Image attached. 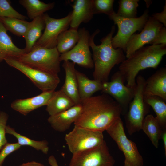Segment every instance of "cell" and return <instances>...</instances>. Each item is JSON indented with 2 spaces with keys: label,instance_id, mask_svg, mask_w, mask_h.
Listing matches in <instances>:
<instances>
[{
  "label": "cell",
  "instance_id": "6da1fadb",
  "mask_svg": "<svg viewBox=\"0 0 166 166\" xmlns=\"http://www.w3.org/2000/svg\"><path fill=\"white\" fill-rule=\"evenodd\" d=\"M81 114L75 125L103 132L122 114L120 105L110 96L103 93L84 100Z\"/></svg>",
  "mask_w": 166,
  "mask_h": 166
},
{
  "label": "cell",
  "instance_id": "7a4b0ae2",
  "mask_svg": "<svg viewBox=\"0 0 166 166\" xmlns=\"http://www.w3.org/2000/svg\"><path fill=\"white\" fill-rule=\"evenodd\" d=\"M115 30V26H112L110 32L100 40L101 43L98 45L95 44L94 39L100 30L97 29L90 35L89 46L92 50L94 68L93 76L94 80L102 83L108 81L114 66L120 64L126 58L122 49H114L112 46V39Z\"/></svg>",
  "mask_w": 166,
  "mask_h": 166
},
{
  "label": "cell",
  "instance_id": "3957f363",
  "mask_svg": "<svg viewBox=\"0 0 166 166\" xmlns=\"http://www.w3.org/2000/svg\"><path fill=\"white\" fill-rule=\"evenodd\" d=\"M166 54V45L144 46L136 50L120 64L119 71L129 87L136 85L139 72L148 68L156 69Z\"/></svg>",
  "mask_w": 166,
  "mask_h": 166
},
{
  "label": "cell",
  "instance_id": "277c9868",
  "mask_svg": "<svg viewBox=\"0 0 166 166\" xmlns=\"http://www.w3.org/2000/svg\"><path fill=\"white\" fill-rule=\"evenodd\" d=\"M146 80L141 75L137 76L134 97L124 114L127 132L130 135L141 130L143 121L150 111V106L144 99Z\"/></svg>",
  "mask_w": 166,
  "mask_h": 166
},
{
  "label": "cell",
  "instance_id": "5b68a950",
  "mask_svg": "<svg viewBox=\"0 0 166 166\" xmlns=\"http://www.w3.org/2000/svg\"><path fill=\"white\" fill-rule=\"evenodd\" d=\"M60 55L56 47L47 48L34 45L30 51L17 59L30 67L58 75L60 71Z\"/></svg>",
  "mask_w": 166,
  "mask_h": 166
},
{
  "label": "cell",
  "instance_id": "8992f818",
  "mask_svg": "<svg viewBox=\"0 0 166 166\" xmlns=\"http://www.w3.org/2000/svg\"><path fill=\"white\" fill-rule=\"evenodd\" d=\"M106 131L123 153L125 158L124 166H143V157L140 153L136 144L127 137L124 124L121 117L113 123Z\"/></svg>",
  "mask_w": 166,
  "mask_h": 166
},
{
  "label": "cell",
  "instance_id": "52a82bcc",
  "mask_svg": "<svg viewBox=\"0 0 166 166\" xmlns=\"http://www.w3.org/2000/svg\"><path fill=\"white\" fill-rule=\"evenodd\" d=\"M109 17L117 25L118 28L117 34L112 39V46L114 49L121 48L125 52L129 38L136 31L142 30L149 16L148 11L145 10L141 16L135 18L121 17L115 12Z\"/></svg>",
  "mask_w": 166,
  "mask_h": 166
},
{
  "label": "cell",
  "instance_id": "ba28073f",
  "mask_svg": "<svg viewBox=\"0 0 166 166\" xmlns=\"http://www.w3.org/2000/svg\"><path fill=\"white\" fill-rule=\"evenodd\" d=\"M103 132L74 125L65 135V140L69 151L74 154L101 144L104 141Z\"/></svg>",
  "mask_w": 166,
  "mask_h": 166
},
{
  "label": "cell",
  "instance_id": "9c48e42d",
  "mask_svg": "<svg viewBox=\"0 0 166 166\" xmlns=\"http://www.w3.org/2000/svg\"><path fill=\"white\" fill-rule=\"evenodd\" d=\"M4 60L9 65L26 76L42 92L55 90L60 82V79L57 74L30 67L16 58H8Z\"/></svg>",
  "mask_w": 166,
  "mask_h": 166
},
{
  "label": "cell",
  "instance_id": "30bf717a",
  "mask_svg": "<svg viewBox=\"0 0 166 166\" xmlns=\"http://www.w3.org/2000/svg\"><path fill=\"white\" fill-rule=\"evenodd\" d=\"M115 163L104 140L94 148L73 154L69 166H114Z\"/></svg>",
  "mask_w": 166,
  "mask_h": 166
},
{
  "label": "cell",
  "instance_id": "8fae6325",
  "mask_svg": "<svg viewBox=\"0 0 166 166\" xmlns=\"http://www.w3.org/2000/svg\"><path fill=\"white\" fill-rule=\"evenodd\" d=\"M125 80L118 70L112 76L111 81L102 83L101 91L111 97L121 106L122 114L127 112L134 94L135 87L124 85Z\"/></svg>",
  "mask_w": 166,
  "mask_h": 166
},
{
  "label": "cell",
  "instance_id": "7c38bea8",
  "mask_svg": "<svg viewBox=\"0 0 166 166\" xmlns=\"http://www.w3.org/2000/svg\"><path fill=\"white\" fill-rule=\"evenodd\" d=\"M79 39L76 45L68 52L60 54V61H71L79 65L89 69L94 67L89 46L90 35L89 31L84 28L78 30Z\"/></svg>",
  "mask_w": 166,
  "mask_h": 166
},
{
  "label": "cell",
  "instance_id": "4fadbf2b",
  "mask_svg": "<svg viewBox=\"0 0 166 166\" xmlns=\"http://www.w3.org/2000/svg\"><path fill=\"white\" fill-rule=\"evenodd\" d=\"M71 13V11L66 16L59 19L51 18L47 14H44L45 30L34 45L47 48L56 47L59 36L67 30L70 26Z\"/></svg>",
  "mask_w": 166,
  "mask_h": 166
},
{
  "label": "cell",
  "instance_id": "5bb4252c",
  "mask_svg": "<svg viewBox=\"0 0 166 166\" xmlns=\"http://www.w3.org/2000/svg\"><path fill=\"white\" fill-rule=\"evenodd\" d=\"M163 25L152 16L149 17L144 28L139 34L134 33L126 44V57H129L136 50L146 44H150Z\"/></svg>",
  "mask_w": 166,
  "mask_h": 166
},
{
  "label": "cell",
  "instance_id": "9a60e30c",
  "mask_svg": "<svg viewBox=\"0 0 166 166\" xmlns=\"http://www.w3.org/2000/svg\"><path fill=\"white\" fill-rule=\"evenodd\" d=\"M81 109V104L75 105L65 111L50 116L48 119V122L55 131L65 132L78 119Z\"/></svg>",
  "mask_w": 166,
  "mask_h": 166
},
{
  "label": "cell",
  "instance_id": "2e32d148",
  "mask_svg": "<svg viewBox=\"0 0 166 166\" xmlns=\"http://www.w3.org/2000/svg\"><path fill=\"white\" fill-rule=\"evenodd\" d=\"M55 90L42 92L32 97L17 99L11 104V108L24 115L42 106L46 105Z\"/></svg>",
  "mask_w": 166,
  "mask_h": 166
},
{
  "label": "cell",
  "instance_id": "e0dca14e",
  "mask_svg": "<svg viewBox=\"0 0 166 166\" xmlns=\"http://www.w3.org/2000/svg\"><path fill=\"white\" fill-rule=\"evenodd\" d=\"M71 6L70 28L78 30L81 23H87L93 18V0H74Z\"/></svg>",
  "mask_w": 166,
  "mask_h": 166
},
{
  "label": "cell",
  "instance_id": "ac0fdd59",
  "mask_svg": "<svg viewBox=\"0 0 166 166\" xmlns=\"http://www.w3.org/2000/svg\"><path fill=\"white\" fill-rule=\"evenodd\" d=\"M152 96L166 101V67L161 68L145 80L144 96Z\"/></svg>",
  "mask_w": 166,
  "mask_h": 166
},
{
  "label": "cell",
  "instance_id": "d6986e66",
  "mask_svg": "<svg viewBox=\"0 0 166 166\" xmlns=\"http://www.w3.org/2000/svg\"><path fill=\"white\" fill-rule=\"evenodd\" d=\"M75 64L69 61H63L62 67L65 72V79L61 89L77 105L81 104V102L79 94Z\"/></svg>",
  "mask_w": 166,
  "mask_h": 166
},
{
  "label": "cell",
  "instance_id": "ffe728a7",
  "mask_svg": "<svg viewBox=\"0 0 166 166\" xmlns=\"http://www.w3.org/2000/svg\"><path fill=\"white\" fill-rule=\"evenodd\" d=\"M0 21V61L8 58L18 59L26 53L25 49L17 47L13 43Z\"/></svg>",
  "mask_w": 166,
  "mask_h": 166
},
{
  "label": "cell",
  "instance_id": "44dd1931",
  "mask_svg": "<svg viewBox=\"0 0 166 166\" xmlns=\"http://www.w3.org/2000/svg\"><path fill=\"white\" fill-rule=\"evenodd\" d=\"M76 73L81 103L84 100L92 96L95 92L102 90V83L89 79L85 74L76 69Z\"/></svg>",
  "mask_w": 166,
  "mask_h": 166
},
{
  "label": "cell",
  "instance_id": "7402d4cb",
  "mask_svg": "<svg viewBox=\"0 0 166 166\" xmlns=\"http://www.w3.org/2000/svg\"><path fill=\"white\" fill-rule=\"evenodd\" d=\"M75 105L73 101L61 89L55 91L46 105V110L50 116L65 111Z\"/></svg>",
  "mask_w": 166,
  "mask_h": 166
},
{
  "label": "cell",
  "instance_id": "603a6c76",
  "mask_svg": "<svg viewBox=\"0 0 166 166\" xmlns=\"http://www.w3.org/2000/svg\"><path fill=\"white\" fill-rule=\"evenodd\" d=\"M43 15L35 18L30 22L24 37L26 44L24 49L26 53L31 50L42 34V31L45 26Z\"/></svg>",
  "mask_w": 166,
  "mask_h": 166
},
{
  "label": "cell",
  "instance_id": "cb8c5ba5",
  "mask_svg": "<svg viewBox=\"0 0 166 166\" xmlns=\"http://www.w3.org/2000/svg\"><path fill=\"white\" fill-rule=\"evenodd\" d=\"M141 130L148 137L153 145L156 148L159 146V142L161 139L164 130L157 120L152 114H148L143 121Z\"/></svg>",
  "mask_w": 166,
  "mask_h": 166
},
{
  "label": "cell",
  "instance_id": "d4e9b609",
  "mask_svg": "<svg viewBox=\"0 0 166 166\" xmlns=\"http://www.w3.org/2000/svg\"><path fill=\"white\" fill-rule=\"evenodd\" d=\"M79 39L78 30L70 28L62 32L59 36L56 48L60 54L66 53L74 47Z\"/></svg>",
  "mask_w": 166,
  "mask_h": 166
},
{
  "label": "cell",
  "instance_id": "484cf974",
  "mask_svg": "<svg viewBox=\"0 0 166 166\" xmlns=\"http://www.w3.org/2000/svg\"><path fill=\"white\" fill-rule=\"evenodd\" d=\"M19 2L26 9L29 18L33 20L53 9L55 5L54 2L46 3L39 0H20Z\"/></svg>",
  "mask_w": 166,
  "mask_h": 166
},
{
  "label": "cell",
  "instance_id": "4316f807",
  "mask_svg": "<svg viewBox=\"0 0 166 166\" xmlns=\"http://www.w3.org/2000/svg\"><path fill=\"white\" fill-rule=\"evenodd\" d=\"M144 99L155 112L156 117L163 129L166 130V101L156 96H144Z\"/></svg>",
  "mask_w": 166,
  "mask_h": 166
},
{
  "label": "cell",
  "instance_id": "83f0119b",
  "mask_svg": "<svg viewBox=\"0 0 166 166\" xmlns=\"http://www.w3.org/2000/svg\"><path fill=\"white\" fill-rule=\"evenodd\" d=\"M6 133L14 136L17 140L18 143L21 146H29L37 150L41 151L43 153L47 154L49 150L48 142L46 140L38 141L31 139L16 132L14 129L9 126L6 127Z\"/></svg>",
  "mask_w": 166,
  "mask_h": 166
},
{
  "label": "cell",
  "instance_id": "f1b7e54d",
  "mask_svg": "<svg viewBox=\"0 0 166 166\" xmlns=\"http://www.w3.org/2000/svg\"><path fill=\"white\" fill-rule=\"evenodd\" d=\"M0 21L6 29L19 36H24L30 22L15 18L0 17Z\"/></svg>",
  "mask_w": 166,
  "mask_h": 166
},
{
  "label": "cell",
  "instance_id": "f546056e",
  "mask_svg": "<svg viewBox=\"0 0 166 166\" xmlns=\"http://www.w3.org/2000/svg\"><path fill=\"white\" fill-rule=\"evenodd\" d=\"M138 0H120L117 13L118 16L125 18H135L137 17Z\"/></svg>",
  "mask_w": 166,
  "mask_h": 166
},
{
  "label": "cell",
  "instance_id": "4dcf8cb0",
  "mask_svg": "<svg viewBox=\"0 0 166 166\" xmlns=\"http://www.w3.org/2000/svg\"><path fill=\"white\" fill-rule=\"evenodd\" d=\"M114 0H93L94 14H104L108 16L115 12L113 9Z\"/></svg>",
  "mask_w": 166,
  "mask_h": 166
},
{
  "label": "cell",
  "instance_id": "1f68e13d",
  "mask_svg": "<svg viewBox=\"0 0 166 166\" xmlns=\"http://www.w3.org/2000/svg\"><path fill=\"white\" fill-rule=\"evenodd\" d=\"M0 17L12 18L24 20L27 18L18 12L6 0H0Z\"/></svg>",
  "mask_w": 166,
  "mask_h": 166
},
{
  "label": "cell",
  "instance_id": "d6a6232c",
  "mask_svg": "<svg viewBox=\"0 0 166 166\" xmlns=\"http://www.w3.org/2000/svg\"><path fill=\"white\" fill-rule=\"evenodd\" d=\"M8 117L6 113L0 112V150L7 143L6 137V127Z\"/></svg>",
  "mask_w": 166,
  "mask_h": 166
},
{
  "label": "cell",
  "instance_id": "836d02e7",
  "mask_svg": "<svg viewBox=\"0 0 166 166\" xmlns=\"http://www.w3.org/2000/svg\"><path fill=\"white\" fill-rule=\"evenodd\" d=\"M21 146L18 143H7L1 149L0 152V166L2 165L6 157L10 154L19 149Z\"/></svg>",
  "mask_w": 166,
  "mask_h": 166
},
{
  "label": "cell",
  "instance_id": "e575fe53",
  "mask_svg": "<svg viewBox=\"0 0 166 166\" xmlns=\"http://www.w3.org/2000/svg\"><path fill=\"white\" fill-rule=\"evenodd\" d=\"M151 45H166V28L163 26L159 31L156 37L150 43Z\"/></svg>",
  "mask_w": 166,
  "mask_h": 166
},
{
  "label": "cell",
  "instance_id": "d590c367",
  "mask_svg": "<svg viewBox=\"0 0 166 166\" xmlns=\"http://www.w3.org/2000/svg\"><path fill=\"white\" fill-rule=\"evenodd\" d=\"M152 17L155 20L162 23L164 26H166V2L162 12L154 14Z\"/></svg>",
  "mask_w": 166,
  "mask_h": 166
},
{
  "label": "cell",
  "instance_id": "8d00e7d4",
  "mask_svg": "<svg viewBox=\"0 0 166 166\" xmlns=\"http://www.w3.org/2000/svg\"><path fill=\"white\" fill-rule=\"evenodd\" d=\"M19 166H44L42 164L34 161L24 163Z\"/></svg>",
  "mask_w": 166,
  "mask_h": 166
},
{
  "label": "cell",
  "instance_id": "74e56055",
  "mask_svg": "<svg viewBox=\"0 0 166 166\" xmlns=\"http://www.w3.org/2000/svg\"><path fill=\"white\" fill-rule=\"evenodd\" d=\"M48 162L51 166H59L55 157L53 155L49 157Z\"/></svg>",
  "mask_w": 166,
  "mask_h": 166
},
{
  "label": "cell",
  "instance_id": "f35d334b",
  "mask_svg": "<svg viewBox=\"0 0 166 166\" xmlns=\"http://www.w3.org/2000/svg\"><path fill=\"white\" fill-rule=\"evenodd\" d=\"M162 139L164 147V154L165 156H166V130L164 131L162 135L161 138Z\"/></svg>",
  "mask_w": 166,
  "mask_h": 166
},
{
  "label": "cell",
  "instance_id": "ab89813d",
  "mask_svg": "<svg viewBox=\"0 0 166 166\" xmlns=\"http://www.w3.org/2000/svg\"><path fill=\"white\" fill-rule=\"evenodd\" d=\"M145 2H146L147 4V7H148V6L150 5L151 3H150V1H145Z\"/></svg>",
  "mask_w": 166,
  "mask_h": 166
}]
</instances>
